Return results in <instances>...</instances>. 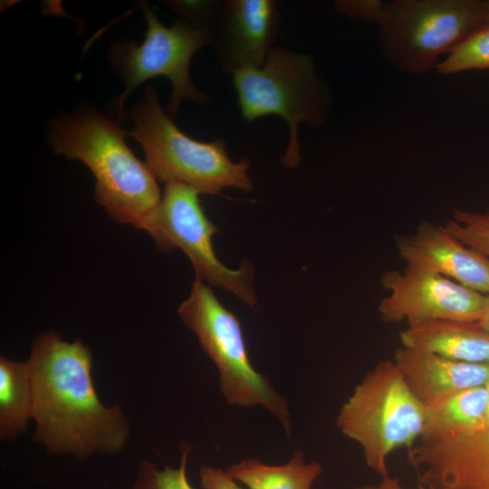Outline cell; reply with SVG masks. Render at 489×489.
Returning <instances> with one entry per match:
<instances>
[{
  "label": "cell",
  "instance_id": "cell-3",
  "mask_svg": "<svg viewBox=\"0 0 489 489\" xmlns=\"http://www.w3.org/2000/svg\"><path fill=\"white\" fill-rule=\"evenodd\" d=\"M128 134L90 111L56 123L50 142L56 154L83 162L95 179V197L116 222L141 229L161 200L157 178L126 145Z\"/></svg>",
  "mask_w": 489,
  "mask_h": 489
},
{
  "label": "cell",
  "instance_id": "cell-7",
  "mask_svg": "<svg viewBox=\"0 0 489 489\" xmlns=\"http://www.w3.org/2000/svg\"><path fill=\"white\" fill-rule=\"evenodd\" d=\"M177 314L197 336L219 371L220 389L229 405L262 406L273 413L291 436L286 400L252 365L238 318L216 298L210 286L196 280Z\"/></svg>",
  "mask_w": 489,
  "mask_h": 489
},
{
  "label": "cell",
  "instance_id": "cell-18",
  "mask_svg": "<svg viewBox=\"0 0 489 489\" xmlns=\"http://www.w3.org/2000/svg\"><path fill=\"white\" fill-rule=\"evenodd\" d=\"M322 472L318 462L306 463L300 450L283 465L246 458L226 470L228 475L247 489H312Z\"/></svg>",
  "mask_w": 489,
  "mask_h": 489
},
{
  "label": "cell",
  "instance_id": "cell-21",
  "mask_svg": "<svg viewBox=\"0 0 489 489\" xmlns=\"http://www.w3.org/2000/svg\"><path fill=\"white\" fill-rule=\"evenodd\" d=\"M443 228L464 244L489 258V211L455 209Z\"/></svg>",
  "mask_w": 489,
  "mask_h": 489
},
{
  "label": "cell",
  "instance_id": "cell-5",
  "mask_svg": "<svg viewBox=\"0 0 489 489\" xmlns=\"http://www.w3.org/2000/svg\"><path fill=\"white\" fill-rule=\"evenodd\" d=\"M242 117L252 122L268 115L282 117L289 139L281 159L289 168L301 161L298 129L302 123L323 124L331 96L309 54L273 47L264 65L231 72Z\"/></svg>",
  "mask_w": 489,
  "mask_h": 489
},
{
  "label": "cell",
  "instance_id": "cell-4",
  "mask_svg": "<svg viewBox=\"0 0 489 489\" xmlns=\"http://www.w3.org/2000/svg\"><path fill=\"white\" fill-rule=\"evenodd\" d=\"M131 118L134 128L128 134L142 146L146 164L165 185L183 184L207 195L227 187L253 189L248 159L232 161L222 139L200 141L182 132L162 110L152 86L146 87Z\"/></svg>",
  "mask_w": 489,
  "mask_h": 489
},
{
  "label": "cell",
  "instance_id": "cell-13",
  "mask_svg": "<svg viewBox=\"0 0 489 489\" xmlns=\"http://www.w3.org/2000/svg\"><path fill=\"white\" fill-rule=\"evenodd\" d=\"M394 362L425 408L461 390L485 386L489 381V363L457 361L405 347L396 350Z\"/></svg>",
  "mask_w": 489,
  "mask_h": 489
},
{
  "label": "cell",
  "instance_id": "cell-9",
  "mask_svg": "<svg viewBox=\"0 0 489 489\" xmlns=\"http://www.w3.org/2000/svg\"><path fill=\"white\" fill-rule=\"evenodd\" d=\"M141 9L147 22L144 42L140 45L122 42L114 48L115 61L124 75L126 86L116 101L117 110L122 113L129 94L157 76H165L172 83L168 104L169 116L176 115L184 99L209 103L210 98L193 85L189 65L195 53L213 42V33L184 20L168 27L146 3L141 4Z\"/></svg>",
  "mask_w": 489,
  "mask_h": 489
},
{
  "label": "cell",
  "instance_id": "cell-6",
  "mask_svg": "<svg viewBox=\"0 0 489 489\" xmlns=\"http://www.w3.org/2000/svg\"><path fill=\"white\" fill-rule=\"evenodd\" d=\"M426 408L405 382L396 363L379 361L355 388L337 417L341 433L362 448L367 465L388 475V456L421 437Z\"/></svg>",
  "mask_w": 489,
  "mask_h": 489
},
{
  "label": "cell",
  "instance_id": "cell-22",
  "mask_svg": "<svg viewBox=\"0 0 489 489\" xmlns=\"http://www.w3.org/2000/svg\"><path fill=\"white\" fill-rule=\"evenodd\" d=\"M167 3L183 17L182 20L213 33L224 1H170Z\"/></svg>",
  "mask_w": 489,
  "mask_h": 489
},
{
  "label": "cell",
  "instance_id": "cell-8",
  "mask_svg": "<svg viewBox=\"0 0 489 489\" xmlns=\"http://www.w3.org/2000/svg\"><path fill=\"white\" fill-rule=\"evenodd\" d=\"M198 195L186 185L166 184L159 204L141 229L153 237L159 250L181 249L194 267L196 280L229 292L255 309L254 267L244 262L238 269H231L220 262L212 240L218 228L206 216Z\"/></svg>",
  "mask_w": 489,
  "mask_h": 489
},
{
  "label": "cell",
  "instance_id": "cell-16",
  "mask_svg": "<svg viewBox=\"0 0 489 489\" xmlns=\"http://www.w3.org/2000/svg\"><path fill=\"white\" fill-rule=\"evenodd\" d=\"M34 417V389L27 360L0 357V439L12 441Z\"/></svg>",
  "mask_w": 489,
  "mask_h": 489
},
{
  "label": "cell",
  "instance_id": "cell-23",
  "mask_svg": "<svg viewBox=\"0 0 489 489\" xmlns=\"http://www.w3.org/2000/svg\"><path fill=\"white\" fill-rule=\"evenodd\" d=\"M202 489H244L226 471L211 466H202L199 470Z\"/></svg>",
  "mask_w": 489,
  "mask_h": 489
},
{
  "label": "cell",
  "instance_id": "cell-20",
  "mask_svg": "<svg viewBox=\"0 0 489 489\" xmlns=\"http://www.w3.org/2000/svg\"><path fill=\"white\" fill-rule=\"evenodd\" d=\"M190 450L187 445L182 447L178 467L165 465L163 468H158L151 461L142 460L139 465L132 489H194L187 474Z\"/></svg>",
  "mask_w": 489,
  "mask_h": 489
},
{
  "label": "cell",
  "instance_id": "cell-25",
  "mask_svg": "<svg viewBox=\"0 0 489 489\" xmlns=\"http://www.w3.org/2000/svg\"><path fill=\"white\" fill-rule=\"evenodd\" d=\"M478 323L489 333V294H487L485 307Z\"/></svg>",
  "mask_w": 489,
  "mask_h": 489
},
{
  "label": "cell",
  "instance_id": "cell-1",
  "mask_svg": "<svg viewBox=\"0 0 489 489\" xmlns=\"http://www.w3.org/2000/svg\"><path fill=\"white\" fill-rule=\"evenodd\" d=\"M34 389L33 441L49 455L85 459L116 454L130 427L119 404L104 405L92 378V354L80 340L53 330L38 334L27 360Z\"/></svg>",
  "mask_w": 489,
  "mask_h": 489
},
{
  "label": "cell",
  "instance_id": "cell-27",
  "mask_svg": "<svg viewBox=\"0 0 489 489\" xmlns=\"http://www.w3.org/2000/svg\"><path fill=\"white\" fill-rule=\"evenodd\" d=\"M485 23L489 25V0L486 1V16H485Z\"/></svg>",
  "mask_w": 489,
  "mask_h": 489
},
{
  "label": "cell",
  "instance_id": "cell-12",
  "mask_svg": "<svg viewBox=\"0 0 489 489\" xmlns=\"http://www.w3.org/2000/svg\"><path fill=\"white\" fill-rule=\"evenodd\" d=\"M397 246L408 266L441 274L489 294V258L461 243L443 226L423 222L414 235L399 237Z\"/></svg>",
  "mask_w": 489,
  "mask_h": 489
},
{
  "label": "cell",
  "instance_id": "cell-2",
  "mask_svg": "<svg viewBox=\"0 0 489 489\" xmlns=\"http://www.w3.org/2000/svg\"><path fill=\"white\" fill-rule=\"evenodd\" d=\"M338 12L379 25L385 57L398 71L422 74L442 53L486 25L483 0H340Z\"/></svg>",
  "mask_w": 489,
  "mask_h": 489
},
{
  "label": "cell",
  "instance_id": "cell-14",
  "mask_svg": "<svg viewBox=\"0 0 489 489\" xmlns=\"http://www.w3.org/2000/svg\"><path fill=\"white\" fill-rule=\"evenodd\" d=\"M434 475L437 489H489V428L443 437Z\"/></svg>",
  "mask_w": 489,
  "mask_h": 489
},
{
  "label": "cell",
  "instance_id": "cell-11",
  "mask_svg": "<svg viewBox=\"0 0 489 489\" xmlns=\"http://www.w3.org/2000/svg\"><path fill=\"white\" fill-rule=\"evenodd\" d=\"M280 12L273 0L224 1L213 32L222 71L264 65L279 33Z\"/></svg>",
  "mask_w": 489,
  "mask_h": 489
},
{
  "label": "cell",
  "instance_id": "cell-17",
  "mask_svg": "<svg viewBox=\"0 0 489 489\" xmlns=\"http://www.w3.org/2000/svg\"><path fill=\"white\" fill-rule=\"evenodd\" d=\"M486 407L485 386L456 392L426 408L420 438L464 435L483 429Z\"/></svg>",
  "mask_w": 489,
  "mask_h": 489
},
{
  "label": "cell",
  "instance_id": "cell-26",
  "mask_svg": "<svg viewBox=\"0 0 489 489\" xmlns=\"http://www.w3.org/2000/svg\"><path fill=\"white\" fill-rule=\"evenodd\" d=\"M487 390V407L484 418V428H489V381L485 385Z\"/></svg>",
  "mask_w": 489,
  "mask_h": 489
},
{
  "label": "cell",
  "instance_id": "cell-19",
  "mask_svg": "<svg viewBox=\"0 0 489 489\" xmlns=\"http://www.w3.org/2000/svg\"><path fill=\"white\" fill-rule=\"evenodd\" d=\"M436 69L445 75L489 70V25H484L458 45L446 59L437 62Z\"/></svg>",
  "mask_w": 489,
  "mask_h": 489
},
{
  "label": "cell",
  "instance_id": "cell-15",
  "mask_svg": "<svg viewBox=\"0 0 489 489\" xmlns=\"http://www.w3.org/2000/svg\"><path fill=\"white\" fill-rule=\"evenodd\" d=\"M399 336L405 348L457 361L489 363V333L478 321H431L408 327Z\"/></svg>",
  "mask_w": 489,
  "mask_h": 489
},
{
  "label": "cell",
  "instance_id": "cell-24",
  "mask_svg": "<svg viewBox=\"0 0 489 489\" xmlns=\"http://www.w3.org/2000/svg\"><path fill=\"white\" fill-rule=\"evenodd\" d=\"M357 489H403L398 477H390L389 475L383 477L381 481L375 485H363ZM418 489H422L418 486Z\"/></svg>",
  "mask_w": 489,
  "mask_h": 489
},
{
  "label": "cell",
  "instance_id": "cell-10",
  "mask_svg": "<svg viewBox=\"0 0 489 489\" xmlns=\"http://www.w3.org/2000/svg\"><path fill=\"white\" fill-rule=\"evenodd\" d=\"M381 282L388 292L379 305L382 320L408 327L438 320L478 321L486 303V294L415 267L387 272Z\"/></svg>",
  "mask_w": 489,
  "mask_h": 489
}]
</instances>
